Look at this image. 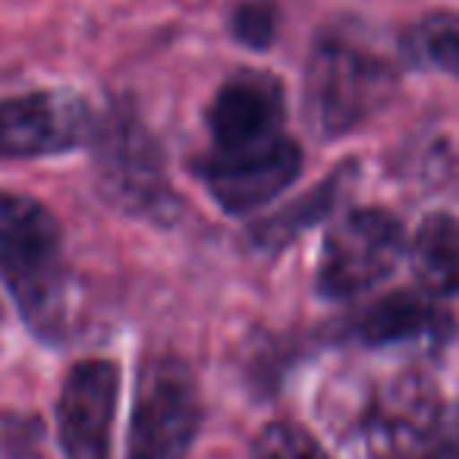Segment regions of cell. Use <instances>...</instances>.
Returning <instances> with one entry per match:
<instances>
[{"label":"cell","instance_id":"1","mask_svg":"<svg viewBox=\"0 0 459 459\" xmlns=\"http://www.w3.org/2000/svg\"><path fill=\"white\" fill-rule=\"evenodd\" d=\"M0 277L22 318L57 337L66 315V264L60 223L39 198L0 189Z\"/></svg>","mask_w":459,"mask_h":459},{"label":"cell","instance_id":"2","mask_svg":"<svg viewBox=\"0 0 459 459\" xmlns=\"http://www.w3.org/2000/svg\"><path fill=\"white\" fill-rule=\"evenodd\" d=\"M396 73L371 48L325 35L306 70V114L318 135H343L387 104Z\"/></svg>","mask_w":459,"mask_h":459},{"label":"cell","instance_id":"3","mask_svg":"<svg viewBox=\"0 0 459 459\" xmlns=\"http://www.w3.org/2000/svg\"><path fill=\"white\" fill-rule=\"evenodd\" d=\"M368 459H459V431L440 390L421 371H403L371 394L359 421Z\"/></svg>","mask_w":459,"mask_h":459},{"label":"cell","instance_id":"4","mask_svg":"<svg viewBox=\"0 0 459 459\" xmlns=\"http://www.w3.org/2000/svg\"><path fill=\"white\" fill-rule=\"evenodd\" d=\"M202 428V396L186 359H145L129 421V459H189Z\"/></svg>","mask_w":459,"mask_h":459},{"label":"cell","instance_id":"5","mask_svg":"<svg viewBox=\"0 0 459 459\" xmlns=\"http://www.w3.org/2000/svg\"><path fill=\"white\" fill-rule=\"evenodd\" d=\"M101 189L133 214H170L173 189L167 186L164 160L152 133L126 108L98 117L91 129Z\"/></svg>","mask_w":459,"mask_h":459},{"label":"cell","instance_id":"6","mask_svg":"<svg viewBox=\"0 0 459 459\" xmlns=\"http://www.w3.org/2000/svg\"><path fill=\"white\" fill-rule=\"evenodd\" d=\"M403 223L384 208L350 211L331 227L318 268V290L327 299L368 293L403 255Z\"/></svg>","mask_w":459,"mask_h":459},{"label":"cell","instance_id":"7","mask_svg":"<svg viewBox=\"0 0 459 459\" xmlns=\"http://www.w3.org/2000/svg\"><path fill=\"white\" fill-rule=\"evenodd\" d=\"M302 170V148L290 135L249 148H211L195 177L230 214H246L277 198Z\"/></svg>","mask_w":459,"mask_h":459},{"label":"cell","instance_id":"8","mask_svg":"<svg viewBox=\"0 0 459 459\" xmlns=\"http://www.w3.org/2000/svg\"><path fill=\"white\" fill-rule=\"evenodd\" d=\"M98 117L73 91H32L0 101V160L70 152L91 139Z\"/></svg>","mask_w":459,"mask_h":459},{"label":"cell","instance_id":"9","mask_svg":"<svg viewBox=\"0 0 459 459\" xmlns=\"http://www.w3.org/2000/svg\"><path fill=\"white\" fill-rule=\"evenodd\" d=\"M120 368L108 359H82L57 396V437L66 459H110Z\"/></svg>","mask_w":459,"mask_h":459},{"label":"cell","instance_id":"10","mask_svg":"<svg viewBox=\"0 0 459 459\" xmlns=\"http://www.w3.org/2000/svg\"><path fill=\"white\" fill-rule=\"evenodd\" d=\"M211 148H249L281 139L287 120L283 82L271 73L243 70L230 76L208 104Z\"/></svg>","mask_w":459,"mask_h":459},{"label":"cell","instance_id":"11","mask_svg":"<svg viewBox=\"0 0 459 459\" xmlns=\"http://www.w3.org/2000/svg\"><path fill=\"white\" fill-rule=\"evenodd\" d=\"M453 318L440 308L431 293L400 290L371 302L362 315L352 318V337L365 346L415 343V340H444Z\"/></svg>","mask_w":459,"mask_h":459},{"label":"cell","instance_id":"12","mask_svg":"<svg viewBox=\"0 0 459 459\" xmlns=\"http://www.w3.org/2000/svg\"><path fill=\"white\" fill-rule=\"evenodd\" d=\"M412 264L434 296H459V217L428 214L412 239Z\"/></svg>","mask_w":459,"mask_h":459},{"label":"cell","instance_id":"13","mask_svg":"<svg viewBox=\"0 0 459 459\" xmlns=\"http://www.w3.org/2000/svg\"><path fill=\"white\" fill-rule=\"evenodd\" d=\"M350 179H352V164H346V167H340V170H333L321 186H315L312 192H306L296 204L283 208L281 214H274V217H264V221L252 230L255 246L258 249H268V252L287 246L299 230L312 227L315 221H321V217L337 204L340 192L346 189Z\"/></svg>","mask_w":459,"mask_h":459},{"label":"cell","instance_id":"14","mask_svg":"<svg viewBox=\"0 0 459 459\" xmlns=\"http://www.w3.org/2000/svg\"><path fill=\"white\" fill-rule=\"evenodd\" d=\"M409 51L459 79V13H431L409 32Z\"/></svg>","mask_w":459,"mask_h":459},{"label":"cell","instance_id":"15","mask_svg":"<svg viewBox=\"0 0 459 459\" xmlns=\"http://www.w3.org/2000/svg\"><path fill=\"white\" fill-rule=\"evenodd\" d=\"M249 459H333L308 428L296 421H268L249 446Z\"/></svg>","mask_w":459,"mask_h":459},{"label":"cell","instance_id":"16","mask_svg":"<svg viewBox=\"0 0 459 459\" xmlns=\"http://www.w3.org/2000/svg\"><path fill=\"white\" fill-rule=\"evenodd\" d=\"M230 29L243 45L264 51L277 39V7L271 0H243L230 16Z\"/></svg>","mask_w":459,"mask_h":459}]
</instances>
